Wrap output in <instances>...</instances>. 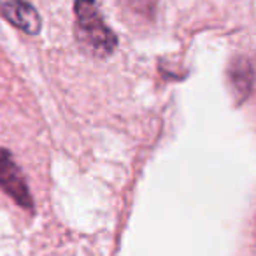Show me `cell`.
<instances>
[{"mask_svg":"<svg viewBox=\"0 0 256 256\" xmlns=\"http://www.w3.org/2000/svg\"><path fill=\"white\" fill-rule=\"evenodd\" d=\"M226 78L230 81V92L235 102L244 104L251 95L252 81H254L251 60L246 56H235L226 68Z\"/></svg>","mask_w":256,"mask_h":256,"instance_id":"obj_4","label":"cell"},{"mask_svg":"<svg viewBox=\"0 0 256 256\" xmlns=\"http://www.w3.org/2000/svg\"><path fill=\"white\" fill-rule=\"evenodd\" d=\"M128 4H130V8L139 12H146L148 6H150V9H153V0H128Z\"/></svg>","mask_w":256,"mask_h":256,"instance_id":"obj_5","label":"cell"},{"mask_svg":"<svg viewBox=\"0 0 256 256\" xmlns=\"http://www.w3.org/2000/svg\"><path fill=\"white\" fill-rule=\"evenodd\" d=\"M0 190H4L23 209L34 210V198L26 179L8 150H0Z\"/></svg>","mask_w":256,"mask_h":256,"instance_id":"obj_2","label":"cell"},{"mask_svg":"<svg viewBox=\"0 0 256 256\" xmlns=\"http://www.w3.org/2000/svg\"><path fill=\"white\" fill-rule=\"evenodd\" d=\"M0 14L16 28L30 36H37L42 26L37 9L26 0H0Z\"/></svg>","mask_w":256,"mask_h":256,"instance_id":"obj_3","label":"cell"},{"mask_svg":"<svg viewBox=\"0 0 256 256\" xmlns=\"http://www.w3.org/2000/svg\"><path fill=\"white\" fill-rule=\"evenodd\" d=\"M76 37L95 56H109L118 46L116 34L106 23L96 0H76Z\"/></svg>","mask_w":256,"mask_h":256,"instance_id":"obj_1","label":"cell"}]
</instances>
